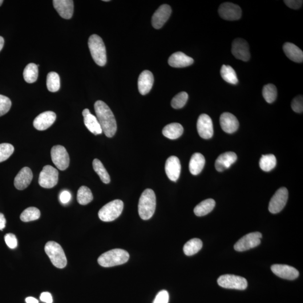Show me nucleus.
Here are the masks:
<instances>
[{"mask_svg":"<svg viewBox=\"0 0 303 303\" xmlns=\"http://www.w3.org/2000/svg\"><path fill=\"white\" fill-rule=\"evenodd\" d=\"M171 8L168 5H161L157 9L152 18V23L155 29H160L170 17Z\"/></svg>","mask_w":303,"mask_h":303,"instance_id":"obj_15","label":"nucleus"},{"mask_svg":"<svg viewBox=\"0 0 303 303\" xmlns=\"http://www.w3.org/2000/svg\"><path fill=\"white\" fill-rule=\"evenodd\" d=\"M71 199V193L67 191H64L61 193L60 195V200L63 204H67L70 202Z\"/></svg>","mask_w":303,"mask_h":303,"instance_id":"obj_46","label":"nucleus"},{"mask_svg":"<svg viewBox=\"0 0 303 303\" xmlns=\"http://www.w3.org/2000/svg\"><path fill=\"white\" fill-rule=\"evenodd\" d=\"M3 0H0V6L2 5V4L3 3Z\"/></svg>","mask_w":303,"mask_h":303,"instance_id":"obj_51","label":"nucleus"},{"mask_svg":"<svg viewBox=\"0 0 303 303\" xmlns=\"http://www.w3.org/2000/svg\"><path fill=\"white\" fill-rule=\"evenodd\" d=\"M44 250L49 257L52 264L56 268L64 269L67 265V259L64 250L57 242L50 241L47 242Z\"/></svg>","mask_w":303,"mask_h":303,"instance_id":"obj_5","label":"nucleus"},{"mask_svg":"<svg viewBox=\"0 0 303 303\" xmlns=\"http://www.w3.org/2000/svg\"><path fill=\"white\" fill-rule=\"evenodd\" d=\"M94 199L92 193L90 188L86 186H82L78 191L77 201L81 205H87Z\"/></svg>","mask_w":303,"mask_h":303,"instance_id":"obj_35","label":"nucleus"},{"mask_svg":"<svg viewBox=\"0 0 303 303\" xmlns=\"http://www.w3.org/2000/svg\"><path fill=\"white\" fill-rule=\"evenodd\" d=\"M40 300L42 302L46 303H53V299H52V295L48 292H43L40 295Z\"/></svg>","mask_w":303,"mask_h":303,"instance_id":"obj_47","label":"nucleus"},{"mask_svg":"<svg viewBox=\"0 0 303 303\" xmlns=\"http://www.w3.org/2000/svg\"><path fill=\"white\" fill-rule=\"evenodd\" d=\"M53 5L59 14L64 19H70L74 13V1L72 0H54Z\"/></svg>","mask_w":303,"mask_h":303,"instance_id":"obj_20","label":"nucleus"},{"mask_svg":"<svg viewBox=\"0 0 303 303\" xmlns=\"http://www.w3.org/2000/svg\"><path fill=\"white\" fill-rule=\"evenodd\" d=\"M11 101L5 96L0 95V116L5 115L11 107Z\"/></svg>","mask_w":303,"mask_h":303,"instance_id":"obj_41","label":"nucleus"},{"mask_svg":"<svg viewBox=\"0 0 303 303\" xmlns=\"http://www.w3.org/2000/svg\"><path fill=\"white\" fill-rule=\"evenodd\" d=\"M88 46L95 62L100 67L107 63L106 47L102 38L97 34H93L88 40Z\"/></svg>","mask_w":303,"mask_h":303,"instance_id":"obj_4","label":"nucleus"},{"mask_svg":"<svg viewBox=\"0 0 303 303\" xmlns=\"http://www.w3.org/2000/svg\"><path fill=\"white\" fill-rule=\"evenodd\" d=\"M124 208L122 201L116 200L109 202L101 208L99 212L101 220L104 222L114 221L120 216Z\"/></svg>","mask_w":303,"mask_h":303,"instance_id":"obj_6","label":"nucleus"},{"mask_svg":"<svg viewBox=\"0 0 303 303\" xmlns=\"http://www.w3.org/2000/svg\"><path fill=\"white\" fill-rule=\"evenodd\" d=\"M232 52L236 59L243 62H248L250 58L249 44L243 39L236 38L234 40Z\"/></svg>","mask_w":303,"mask_h":303,"instance_id":"obj_14","label":"nucleus"},{"mask_svg":"<svg viewBox=\"0 0 303 303\" xmlns=\"http://www.w3.org/2000/svg\"><path fill=\"white\" fill-rule=\"evenodd\" d=\"M165 171L168 179L172 181H176L179 178L181 172L180 160L177 157H169L165 164Z\"/></svg>","mask_w":303,"mask_h":303,"instance_id":"obj_18","label":"nucleus"},{"mask_svg":"<svg viewBox=\"0 0 303 303\" xmlns=\"http://www.w3.org/2000/svg\"><path fill=\"white\" fill-rule=\"evenodd\" d=\"M217 282L219 286L225 289L243 290L248 286V282L245 278L233 274H224L218 278Z\"/></svg>","mask_w":303,"mask_h":303,"instance_id":"obj_8","label":"nucleus"},{"mask_svg":"<svg viewBox=\"0 0 303 303\" xmlns=\"http://www.w3.org/2000/svg\"><path fill=\"white\" fill-rule=\"evenodd\" d=\"M283 50L287 57L294 62L301 63L303 61V52L300 48L292 43L286 42Z\"/></svg>","mask_w":303,"mask_h":303,"instance_id":"obj_26","label":"nucleus"},{"mask_svg":"<svg viewBox=\"0 0 303 303\" xmlns=\"http://www.w3.org/2000/svg\"><path fill=\"white\" fill-rule=\"evenodd\" d=\"M95 110L99 122L105 135L112 138L117 131V124L110 107L102 101H96Z\"/></svg>","mask_w":303,"mask_h":303,"instance_id":"obj_1","label":"nucleus"},{"mask_svg":"<svg viewBox=\"0 0 303 303\" xmlns=\"http://www.w3.org/2000/svg\"><path fill=\"white\" fill-rule=\"evenodd\" d=\"M219 14L222 19L233 21L240 19L242 11L241 8L236 4L225 2L220 6Z\"/></svg>","mask_w":303,"mask_h":303,"instance_id":"obj_12","label":"nucleus"},{"mask_svg":"<svg viewBox=\"0 0 303 303\" xmlns=\"http://www.w3.org/2000/svg\"><path fill=\"white\" fill-rule=\"evenodd\" d=\"M154 82V77L150 71L144 70L140 74L138 81L140 94L145 95L151 90Z\"/></svg>","mask_w":303,"mask_h":303,"instance_id":"obj_23","label":"nucleus"},{"mask_svg":"<svg viewBox=\"0 0 303 303\" xmlns=\"http://www.w3.org/2000/svg\"><path fill=\"white\" fill-rule=\"evenodd\" d=\"M129 259V254L126 250L115 249L109 250L101 255L99 258L98 263L103 268H111L124 264Z\"/></svg>","mask_w":303,"mask_h":303,"instance_id":"obj_3","label":"nucleus"},{"mask_svg":"<svg viewBox=\"0 0 303 303\" xmlns=\"http://www.w3.org/2000/svg\"><path fill=\"white\" fill-rule=\"evenodd\" d=\"M33 179V173L29 168L25 167L20 170L14 179V186L20 191L26 189Z\"/></svg>","mask_w":303,"mask_h":303,"instance_id":"obj_21","label":"nucleus"},{"mask_svg":"<svg viewBox=\"0 0 303 303\" xmlns=\"http://www.w3.org/2000/svg\"><path fill=\"white\" fill-rule=\"evenodd\" d=\"M59 180V172L57 169L50 165L44 167L40 172L38 183L40 187L50 189L57 185Z\"/></svg>","mask_w":303,"mask_h":303,"instance_id":"obj_7","label":"nucleus"},{"mask_svg":"<svg viewBox=\"0 0 303 303\" xmlns=\"http://www.w3.org/2000/svg\"><path fill=\"white\" fill-rule=\"evenodd\" d=\"M237 159L236 153L233 152H225L220 155L216 160V169L218 171H223L235 163Z\"/></svg>","mask_w":303,"mask_h":303,"instance_id":"obj_24","label":"nucleus"},{"mask_svg":"<svg viewBox=\"0 0 303 303\" xmlns=\"http://www.w3.org/2000/svg\"><path fill=\"white\" fill-rule=\"evenodd\" d=\"M292 108L294 112L303 113V98L302 96H298L295 98L292 102Z\"/></svg>","mask_w":303,"mask_h":303,"instance_id":"obj_42","label":"nucleus"},{"mask_svg":"<svg viewBox=\"0 0 303 303\" xmlns=\"http://www.w3.org/2000/svg\"><path fill=\"white\" fill-rule=\"evenodd\" d=\"M84 123L89 131L95 135L102 134V130L97 117L92 115L89 109L83 111Z\"/></svg>","mask_w":303,"mask_h":303,"instance_id":"obj_22","label":"nucleus"},{"mask_svg":"<svg viewBox=\"0 0 303 303\" xmlns=\"http://www.w3.org/2000/svg\"><path fill=\"white\" fill-rule=\"evenodd\" d=\"M169 295L167 291L162 290L157 294L153 303H168Z\"/></svg>","mask_w":303,"mask_h":303,"instance_id":"obj_44","label":"nucleus"},{"mask_svg":"<svg viewBox=\"0 0 303 303\" xmlns=\"http://www.w3.org/2000/svg\"><path fill=\"white\" fill-rule=\"evenodd\" d=\"M4 45V39L0 36V51H1Z\"/></svg>","mask_w":303,"mask_h":303,"instance_id":"obj_50","label":"nucleus"},{"mask_svg":"<svg viewBox=\"0 0 303 303\" xmlns=\"http://www.w3.org/2000/svg\"><path fill=\"white\" fill-rule=\"evenodd\" d=\"M184 132V128L179 123H171L165 127L163 130V134L169 139H176L179 138Z\"/></svg>","mask_w":303,"mask_h":303,"instance_id":"obj_28","label":"nucleus"},{"mask_svg":"<svg viewBox=\"0 0 303 303\" xmlns=\"http://www.w3.org/2000/svg\"><path fill=\"white\" fill-rule=\"evenodd\" d=\"M276 163V157L273 155H262L260 161V167L263 171L269 172L275 168Z\"/></svg>","mask_w":303,"mask_h":303,"instance_id":"obj_34","label":"nucleus"},{"mask_svg":"<svg viewBox=\"0 0 303 303\" xmlns=\"http://www.w3.org/2000/svg\"><path fill=\"white\" fill-rule=\"evenodd\" d=\"M26 302L27 303H39L37 299L34 297H28L26 299Z\"/></svg>","mask_w":303,"mask_h":303,"instance_id":"obj_49","label":"nucleus"},{"mask_svg":"<svg viewBox=\"0 0 303 303\" xmlns=\"http://www.w3.org/2000/svg\"><path fill=\"white\" fill-rule=\"evenodd\" d=\"M156 207L155 193L151 189H145L141 194L138 204V212L141 219H150L155 213Z\"/></svg>","mask_w":303,"mask_h":303,"instance_id":"obj_2","label":"nucleus"},{"mask_svg":"<svg viewBox=\"0 0 303 303\" xmlns=\"http://www.w3.org/2000/svg\"><path fill=\"white\" fill-rule=\"evenodd\" d=\"M197 131L201 138L208 139L213 135V123L211 118L207 114H202L197 121Z\"/></svg>","mask_w":303,"mask_h":303,"instance_id":"obj_13","label":"nucleus"},{"mask_svg":"<svg viewBox=\"0 0 303 303\" xmlns=\"http://www.w3.org/2000/svg\"><path fill=\"white\" fill-rule=\"evenodd\" d=\"M103 1H104V2H108V1H109V0H103Z\"/></svg>","mask_w":303,"mask_h":303,"instance_id":"obj_52","label":"nucleus"},{"mask_svg":"<svg viewBox=\"0 0 303 303\" xmlns=\"http://www.w3.org/2000/svg\"><path fill=\"white\" fill-rule=\"evenodd\" d=\"M271 270L276 276L289 280L296 279L300 275L296 269L286 265H273L271 266Z\"/></svg>","mask_w":303,"mask_h":303,"instance_id":"obj_16","label":"nucleus"},{"mask_svg":"<svg viewBox=\"0 0 303 303\" xmlns=\"http://www.w3.org/2000/svg\"><path fill=\"white\" fill-rule=\"evenodd\" d=\"M220 72L222 79L226 82L232 84H236L238 83L236 72L232 67L223 65Z\"/></svg>","mask_w":303,"mask_h":303,"instance_id":"obj_32","label":"nucleus"},{"mask_svg":"<svg viewBox=\"0 0 303 303\" xmlns=\"http://www.w3.org/2000/svg\"><path fill=\"white\" fill-rule=\"evenodd\" d=\"M6 220L2 213H0V230H2L5 228Z\"/></svg>","mask_w":303,"mask_h":303,"instance_id":"obj_48","label":"nucleus"},{"mask_svg":"<svg viewBox=\"0 0 303 303\" xmlns=\"http://www.w3.org/2000/svg\"><path fill=\"white\" fill-rule=\"evenodd\" d=\"M284 2L287 6L294 10L300 9L303 2L301 0H285Z\"/></svg>","mask_w":303,"mask_h":303,"instance_id":"obj_45","label":"nucleus"},{"mask_svg":"<svg viewBox=\"0 0 303 303\" xmlns=\"http://www.w3.org/2000/svg\"><path fill=\"white\" fill-rule=\"evenodd\" d=\"M51 159L56 168L66 170L70 164V158L67 149L62 145H55L51 149Z\"/></svg>","mask_w":303,"mask_h":303,"instance_id":"obj_9","label":"nucleus"},{"mask_svg":"<svg viewBox=\"0 0 303 303\" xmlns=\"http://www.w3.org/2000/svg\"><path fill=\"white\" fill-rule=\"evenodd\" d=\"M220 123L222 130L229 134L236 132L239 126L236 117L229 112H224L221 115Z\"/></svg>","mask_w":303,"mask_h":303,"instance_id":"obj_19","label":"nucleus"},{"mask_svg":"<svg viewBox=\"0 0 303 303\" xmlns=\"http://www.w3.org/2000/svg\"><path fill=\"white\" fill-rule=\"evenodd\" d=\"M216 202L212 199H207L201 202L194 209V212L197 216L207 215L215 208Z\"/></svg>","mask_w":303,"mask_h":303,"instance_id":"obj_29","label":"nucleus"},{"mask_svg":"<svg viewBox=\"0 0 303 303\" xmlns=\"http://www.w3.org/2000/svg\"><path fill=\"white\" fill-rule=\"evenodd\" d=\"M5 241L6 245L11 249L17 248L18 240L17 237L12 233L7 234L5 236Z\"/></svg>","mask_w":303,"mask_h":303,"instance_id":"obj_43","label":"nucleus"},{"mask_svg":"<svg viewBox=\"0 0 303 303\" xmlns=\"http://www.w3.org/2000/svg\"><path fill=\"white\" fill-rule=\"evenodd\" d=\"M262 237V234L259 232L249 233L236 242L234 249L237 252H244L255 248L261 244Z\"/></svg>","mask_w":303,"mask_h":303,"instance_id":"obj_10","label":"nucleus"},{"mask_svg":"<svg viewBox=\"0 0 303 303\" xmlns=\"http://www.w3.org/2000/svg\"><path fill=\"white\" fill-rule=\"evenodd\" d=\"M203 243L201 239L194 238L190 240L184 246V252L185 255L191 256L195 255L202 249Z\"/></svg>","mask_w":303,"mask_h":303,"instance_id":"obj_30","label":"nucleus"},{"mask_svg":"<svg viewBox=\"0 0 303 303\" xmlns=\"http://www.w3.org/2000/svg\"><path fill=\"white\" fill-rule=\"evenodd\" d=\"M56 119V115L52 111H46L36 117L34 126L38 131H45L52 126Z\"/></svg>","mask_w":303,"mask_h":303,"instance_id":"obj_17","label":"nucleus"},{"mask_svg":"<svg viewBox=\"0 0 303 303\" xmlns=\"http://www.w3.org/2000/svg\"><path fill=\"white\" fill-rule=\"evenodd\" d=\"M205 160L204 157L200 153H196L191 157L189 163V170L193 175H199L203 169Z\"/></svg>","mask_w":303,"mask_h":303,"instance_id":"obj_27","label":"nucleus"},{"mask_svg":"<svg viewBox=\"0 0 303 303\" xmlns=\"http://www.w3.org/2000/svg\"><path fill=\"white\" fill-rule=\"evenodd\" d=\"M168 64L173 67H185L191 66L194 60L182 52L173 54L168 59Z\"/></svg>","mask_w":303,"mask_h":303,"instance_id":"obj_25","label":"nucleus"},{"mask_svg":"<svg viewBox=\"0 0 303 303\" xmlns=\"http://www.w3.org/2000/svg\"><path fill=\"white\" fill-rule=\"evenodd\" d=\"M37 65L31 63L24 68L23 72L24 79L28 83H34L37 80L38 76V67Z\"/></svg>","mask_w":303,"mask_h":303,"instance_id":"obj_31","label":"nucleus"},{"mask_svg":"<svg viewBox=\"0 0 303 303\" xmlns=\"http://www.w3.org/2000/svg\"><path fill=\"white\" fill-rule=\"evenodd\" d=\"M40 216L39 210L37 208L31 207L24 210L20 218L22 221L27 222L37 220L39 219Z\"/></svg>","mask_w":303,"mask_h":303,"instance_id":"obj_38","label":"nucleus"},{"mask_svg":"<svg viewBox=\"0 0 303 303\" xmlns=\"http://www.w3.org/2000/svg\"><path fill=\"white\" fill-rule=\"evenodd\" d=\"M93 168L95 172L98 173L101 181L104 184H108L110 182V176L101 161L95 159L93 161Z\"/></svg>","mask_w":303,"mask_h":303,"instance_id":"obj_33","label":"nucleus"},{"mask_svg":"<svg viewBox=\"0 0 303 303\" xmlns=\"http://www.w3.org/2000/svg\"><path fill=\"white\" fill-rule=\"evenodd\" d=\"M288 200V191L285 187L277 190L269 203V209L270 213H279L285 207Z\"/></svg>","mask_w":303,"mask_h":303,"instance_id":"obj_11","label":"nucleus"},{"mask_svg":"<svg viewBox=\"0 0 303 303\" xmlns=\"http://www.w3.org/2000/svg\"><path fill=\"white\" fill-rule=\"evenodd\" d=\"M47 87L51 92H58L60 88V79L58 73L50 72L47 76Z\"/></svg>","mask_w":303,"mask_h":303,"instance_id":"obj_36","label":"nucleus"},{"mask_svg":"<svg viewBox=\"0 0 303 303\" xmlns=\"http://www.w3.org/2000/svg\"><path fill=\"white\" fill-rule=\"evenodd\" d=\"M188 100V95L187 92H181L176 95L171 101V106L173 108L180 109L183 108Z\"/></svg>","mask_w":303,"mask_h":303,"instance_id":"obj_39","label":"nucleus"},{"mask_svg":"<svg viewBox=\"0 0 303 303\" xmlns=\"http://www.w3.org/2000/svg\"><path fill=\"white\" fill-rule=\"evenodd\" d=\"M262 94L267 102L269 103H273L277 98V88L272 84H267L263 88Z\"/></svg>","mask_w":303,"mask_h":303,"instance_id":"obj_37","label":"nucleus"},{"mask_svg":"<svg viewBox=\"0 0 303 303\" xmlns=\"http://www.w3.org/2000/svg\"><path fill=\"white\" fill-rule=\"evenodd\" d=\"M14 147L9 143L0 144V163L7 160L13 155Z\"/></svg>","mask_w":303,"mask_h":303,"instance_id":"obj_40","label":"nucleus"}]
</instances>
